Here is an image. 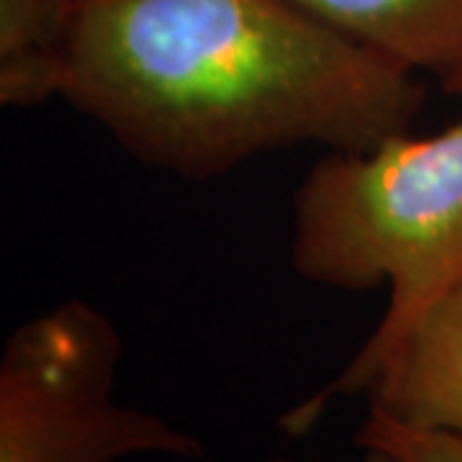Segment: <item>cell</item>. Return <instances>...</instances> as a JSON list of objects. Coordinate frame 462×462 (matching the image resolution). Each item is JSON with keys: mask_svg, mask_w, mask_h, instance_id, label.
<instances>
[{"mask_svg": "<svg viewBox=\"0 0 462 462\" xmlns=\"http://www.w3.org/2000/svg\"><path fill=\"white\" fill-rule=\"evenodd\" d=\"M62 98L142 165L208 180L296 144L370 152L424 88L291 0H78Z\"/></svg>", "mask_w": 462, "mask_h": 462, "instance_id": "cell-1", "label": "cell"}, {"mask_svg": "<svg viewBox=\"0 0 462 462\" xmlns=\"http://www.w3.org/2000/svg\"><path fill=\"white\" fill-rule=\"evenodd\" d=\"M78 0H0V103L36 108L62 96Z\"/></svg>", "mask_w": 462, "mask_h": 462, "instance_id": "cell-6", "label": "cell"}, {"mask_svg": "<svg viewBox=\"0 0 462 462\" xmlns=\"http://www.w3.org/2000/svg\"><path fill=\"white\" fill-rule=\"evenodd\" d=\"M383 57L462 98V0H291Z\"/></svg>", "mask_w": 462, "mask_h": 462, "instance_id": "cell-5", "label": "cell"}, {"mask_svg": "<svg viewBox=\"0 0 462 462\" xmlns=\"http://www.w3.org/2000/svg\"><path fill=\"white\" fill-rule=\"evenodd\" d=\"M291 257L316 285L391 291L352 363L281 419L303 434L329 401L365 393L413 319L462 281V121L424 139L396 134L370 152H327L298 185Z\"/></svg>", "mask_w": 462, "mask_h": 462, "instance_id": "cell-2", "label": "cell"}, {"mask_svg": "<svg viewBox=\"0 0 462 462\" xmlns=\"http://www.w3.org/2000/svg\"><path fill=\"white\" fill-rule=\"evenodd\" d=\"M121 337L85 300L21 324L0 357V462L203 460L196 437L114 401Z\"/></svg>", "mask_w": 462, "mask_h": 462, "instance_id": "cell-3", "label": "cell"}, {"mask_svg": "<svg viewBox=\"0 0 462 462\" xmlns=\"http://www.w3.org/2000/svg\"><path fill=\"white\" fill-rule=\"evenodd\" d=\"M357 445L380 447L406 462H462V439L445 431L406 430L373 413L357 431Z\"/></svg>", "mask_w": 462, "mask_h": 462, "instance_id": "cell-7", "label": "cell"}, {"mask_svg": "<svg viewBox=\"0 0 462 462\" xmlns=\"http://www.w3.org/2000/svg\"><path fill=\"white\" fill-rule=\"evenodd\" d=\"M365 460L363 462H406L401 460L398 455L388 452V449H380V447H363ZM264 462H316V460H293V457H270Z\"/></svg>", "mask_w": 462, "mask_h": 462, "instance_id": "cell-8", "label": "cell"}, {"mask_svg": "<svg viewBox=\"0 0 462 462\" xmlns=\"http://www.w3.org/2000/svg\"><path fill=\"white\" fill-rule=\"evenodd\" d=\"M365 393L393 424L462 439V281L413 319Z\"/></svg>", "mask_w": 462, "mask_h": 462, "instance_id": "cell-4", "label": "cell"}]
</instances>
